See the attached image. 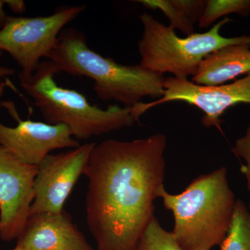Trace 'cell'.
Listing matches in <instances>:
<instances>
[{"label": "cell", "instance_id": "cell-1", "mask_svg": "<svg viewBox=\"0 0 250 250\" xmlns=\"http://www.w3.org/2000/svg\"><path fill=\"white\" fill-rule=\"evenodd\" d=\"M165 135L95 145L84 175L87 223L98 250H135L164 187Z\"/></svg>", "mask_w": 250, "mask_h": 250}, {"label": "cell", "instance_id": "cell-2", "mask_svg": "<svg viewBox=\"0 0 250 250\" xmlns=\"http://www.w3.org/2000/svg\"><path fill=\"white\" fill-rule=\"evenodd\" d=\"M47 60L59 73L91 79L94 91L104 101L114 100L133 107L146 97L159 100L164 95V75L140 64L123 65L103 57L90 48L83 32L75 28L62 31Z\"/></svg>", "mask_w": 250, "mask_h": 250}, {"label": "cell", "instance_id": "cell-3", "mask_svg": "<svg viewBox=\"0 0 250 250\" xmlns=\"http://www.w3.org/2000/svg\"><path fill=\"white\" fill-rule=\"evenodd\" d=\"M158 197L173 214L172 232L184 250H210L223 243L236 200L226 167L199 176L181 193H169L163 187Z\"/></svg>", "mask_w": 250, "mask_h": 250}, {"label": "cell", "instance_id": "cell-4", "mask_svg": "<svg viewBox=\"0 0 250 250\" xmlns=\"http://www.w3.org/2000/svg\"><path fill=\"white\" fill-rule=\"evenodd\" d=\"M59 73L53 62L45 60L30 78L19 79L45 123L65 125L77 141L131 127L136 123L131 107L115 104L103 109L91 104L80 92L60 86L54 79Z\"/></svg>", "mask_w": 250, "mask_h": 250}, {"label": "cell", "instance_id": "cell-5", "mask_svg": "<svg viewBox=\"0 0 250 250\" xmlns=\"http://www.w3.org/2000/svg\"><path fill=\"white\" fill-rule=\"evenodd\" d=\"M143 31L138 43L140 65L149 71L176 78L188 79L196 73L200 62L208 54L229 45H250V35L226 38L220 29L231 19L225 18L204 33L179 37L170 26L159 22L150 14L140 16Z\"/></svg>", "mask_w": 250, "mask_h": 250}, {"label": "cell", "instance_id": "cell-6", "mask_svg": "<svg viewBox=\"0 0 250 250\" xmlns=\"http://www.w3.org/2000/svg\"><path fill=\"white\" fill-rule=\"evenodd\" d=\"M84 10V6H65L47 16H9L0 29V52H7L17 62L19 79L32 76L42 59H48L65 26Z\"/></svg>", "mask_w": 250, "mask_h": 250}, {"label": "cell", "instance_id": "cell-7", "mask_svg": "<svg viewBox=\"0 0 250 250\" xmlns=\"http://www.w3.org/2000/svg\"><path fill=\"white\" fill-rule=\"evenodd\" d=\"M174 101L184 102L201 110L204 126H215L222 131L220 117L228 108L238 104H250V73L232 83L215 86L195 84L186 78L167 77L164 82L162 98L152 103L135 105L133 116L139 123L141 116L148 110Z\"/></svg>", "mask_w": 250, "mask_h": 250}, {"label": "cell", "instance_id": "cell-8", "mask_svg": "<svg viewBox=\"0 0 250 250\" xmlns=\"http://www.w3.org/2000/svg\"><path fill=\"white\" fill-rule=\"evenodd\" d=\"M95 143L49 154L38 166L31 214L59 213L78 179L84 174Z\"/></svg>", "mask_w": 250, "mask_h": 250}, {"label": "cell", "instance_id": "cell-9", "mask_svg": "<svg viewBox=\"0 0 250 250\" xmlns=\"http://www.w3.org/2000/svg\"><path fill=\"white\" fill-rule=\"evenodd\" d=\"M38 166L21 160L0 145V238L18 239L30 213Z\"/></svg>", "mask_w": 250, "mask_h": 250}, {"label": "cell", "instance_id": "cell-10", "mask_svg": "<svg viewBox=\"0 0 250 250\" xmlns=\"http://www.w3.org/2000/svg\"><path fill=\"white\" fill-rule=\"evenodd\" d=\"M2 103L18 125L10 127L0 122V145L27 164L39 166L52 151L80 146L65 125L22 120L14 103Z\"/></svg>", "mask_w": 250, "mask_h": 250}, {"label": "cell", "instance_id": "cell-11", "mask_svg": "<svg viewBox=\"0 0 250 250\" xmlns=\"http://www.w3.org/2000/svg\"><path fill=\"white\" fill-rule=\"evenodd\" d=\"M17 245L27 250H94L64 210L29 215Z\"/></svg>", "mask_w": 250, "mask_h": 250}, {"label": "cell", "instance_id": "cell-12", "mask_svg": "<svg viewBox=\"0 0 250 250\" xmlns=\"http://www.w3.org/2000/svg\"><path fill=\"white\" fill-rule=\"evenodd\" d=\"M250 73V45L227 46L208 54L200 62L191 82L215 86Z\"/></svg>", "mask_w": 250, "mask_h": 250}, {"label": "cell", "instance_id": "cell-13", "mask_svg": "<svg viewBox=\"0 0 250 250\" xmlns=\"http://www.w3.org/2000/svg\"><path fill=\"white\" fill-rule=\"evenodd\" d=\"M152 10H160L169 20L170 27L182 31L185 36L195 33V24L201 17L205 0H138L135 1Z\"/></svg>", "mask_w": 250, "mask_h": 250}, {"label": "cell", "instance_id": "cell-14", "mask_svg": "<svg viewBox=\"0 0 250 250\" xmlns=\"http://www.w3.org/2000/svg\"><path fill=\"white\" fill-rule=\"evenodd\" d=\"M221 250H250V210L241 200L235 202L232 219Z\"/></svg>", "mask_w": 250, "mask_h": 250}, {"label": "cell", "instance_id": "cell-15", "mask_svg": "<svg viewBox=\"0 0 250 250\" xmlns=\"http://www.w3.org/2000/svg\"><path fill=\"white\" fill-rule=\"evenodd\" d=\"M233 14L243 17L248 16L250 14V0H206L198 22L199 27L206 29L220 18Z\"/></svg>", "mask_w": 250, "mask_h": 250}, {"label": "cell", "instance_id": "cell-16", "mask_svg": "<svg viewBox=\"0 0 250 250\" xmlns=\"http://www.w3.org/2000/svg\"><path fill=\"white\" fill-rule=\"evenodd\" d=\"M135 250H184L176 241L173 233L161 226L155 216L140 237Z\"/></svg>", "mask_w": 250, "mask_h": 250}, {"label": "cell", "instance_id": "cell-17", "mask_svg": "<svg viewBox=\"0 0 250 250\" xmlns=\"http://www.w3.org/2000/svg\"><path fill=\"white\" fill-rule=\"evenodd\" d=\"M231 151L235 156L243 159L245 164L241 166V171L246 177L247 187L250 195V124L246 130L244 136L237 139ZM250 210V198L249 204Z\"/></svg>", "mask_w": 250, "mask_h": 250}, {"label": "cell", "instance_id": "cell-18", "mask_svg": "<svg viewBox=\"0 0 250 250\" xmlns=\"http://www.w3.org/2000/svg\"><path fill=\"white\" fill-rule=\"evenodd\" d=\"M7 6L15 14H21L26 11V4L22 0H4Z\"/></svg>", "mask_w": 250, "mask_h": 250}, {"label": "cell", "instance_id": "cell-19", "mask_svg": "<svg viewBox=\"0 0 250 250\" xmlns=\"http://www.w3.org/2000/svg\"><path fill=\"white\" fill-rule=\"evenodd\" d=\"M2 52H0V58H1ZM15 73V70L11 67L0 66V82L3 79H6V77L12 76Z\"/></svg>", "mask_w": 250, "mask_h": 250}, {"label": "cell", "instance_id": "cell-20", "mask_svg": "<svg viewBox=\"0 0 250 250\" xmlns=\"http://www.w3.org/2000/svg\"><path fill=\"white\" fill-rule=\"evenodd\" d=\"M5 6L6 5H5L4 0H0V29L4 27L9 16L6 14V11H5Z\"/></svg>", "mask_w": 250, "mask_h": 250}, {"label": "cell", "instance_id": "cell-21", "mask_svg": "<svg viewBox=\"0 0 250 250\" xmlns=\"http://www.w3.org/2000/svg\"><path fill=\"white\" fill-rule=\"evenodd\" d=\"M9 85L8 82H2V81L0 82V98L2 96L6 87L9 86Z\"/></svg>", "mask_w": 250, "mask_h": 250}, {"label": "cell", "instance_id": "cell-22", "mask_svg": "<svg viewBox=\"0 0 250 250\" xmlns=\"http://www.w3.org/2000/svg\"><path fill=\"white\" fill-rule=\"evenodd\" d=\"M12 250H27L24 249V248H22V247L18 246V245H16V248H14V249H13Z\"/></svg>", "mask_w": 250, "mask_h": 250}, {"label": "cell", "instance_id": "cell-23", "mask_svg": "<svg viewBox=\"0 0 250 250\" xmlns=\"http://www.w3.org/2000/svg\"><path fill=\"white\" fill-rule=\"evenodd\" d=\"M0 224H1V215H0Z\"/></svg>", "mask_w": 250, "mask_h": 250}]
</instances>
